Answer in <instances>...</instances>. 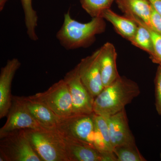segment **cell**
Here are the masks:
<instances>
[{
	"label": "cell",
	"instance_id": "3",
	"mask_svg": "<svg viewBox=\"0 0 161 161\" xmlns=\"http://www.w3.org/2000/svg\"><path fill=\"white\" fill-rule=\"evenodd\" d=\"M56 129L64 138L88 145L100 151L106 150L95 126L94 113L62 118Z\"/></svg>",
	"mask_w": 161,
	"mask_h": 161
},
{
	"label": "cell",
	"instance_id": "1",
	"mask_svg": "<svg viewBox=\"0 0 161 161\" xmlns=\"http://www.w3.org/2000/svg\"><path fill=\"white\" fill-rule=\"evenodd\" d=\"M140 93L139 87L132 80L119 77L104 88L94 99V113L108 117L125 109Z\"/></svg>",
	"mask_w": 161,
	"mask_h": 161
},
{
	"label": "cell",
	"instance_id": "25",
	"mask_svg": "<svg viewBox=\"0 0 161 161\" xmlns=\"http://www.w3.org/2000/svg\"><path fill=\"white\" fill-rule=\"evenodd\" d=\"M151 5L161 15V0H149Z\"/></svg>",
	"mask_w": 161,
	"mask_h": 161
},
{
	"label": "cell",
	"instance_id": "18",
	"mask_svg": "<svg viewBox=\"0 0 161 161\" xmlns=\"http://www.w3.org/2000/svg\"><path fill=\"white\" fill-rule=\"evenodd\" d=\"M24 14L26 33L30 39L32 41L38 40L36 33V27L37 26L38 17L36 11L33 8L32 0H21Z\"/></svg>",
	"mask_w": 161,
	"mask_h": 161
},
{
	"label": "cell",
	"instance_id": "7",
	"mask_svg": "<svg viewBox=\"0 0 161 161\" xmlns=\"http://www.w3.org/2000/svg\"><path fill=\"white\" fill-rule=\"evenodd\" d=\"M7 120L0 129V137L17 130H45L30 112L23 96H13ZM50 130V129H49Z\"/></svg>",
	"mask_w": 161,
	"mask_h": 161
},
{
	"label": "cell",
	"instance_id": "12",
	"mask_svg": "<svg viewBox=\"0 0 161 161\" xmlns=\"http://www.w3.org/2000/svg\"><path fill=\"white\" fill-rule=\"evenodd\" d=\"M106 117L113 149L117 146L136 144L135 137L130 130L125 109Z\"/></svg>",
	"mask_w": 161,
	"mask_h": 161
},
{
	"label": "cell",
	"instance_id": "22",
	"mask_svg": "<svg viewBox=\"0 0 161 161\" xmlns=\"http://www.w3.org/2000/svg\"><path fill=\"white\" fill-rule=\"evenodd\" d=\"M147 26L151 34L154 49V56L152 61L161 65V35Z\"/></svg>",
	"mask_w": 161,
	"mask_h": 161
},
{
	"label": "cell",
	"instance_id": "9",
	"mask_svg": "<svg viewBox=\"0 0 161 161\" xmlns=\"http://www.w3.org/2000/svg\"><path fill=\"white\" fill-rule=\"evenodd\" d=\"M98 49L90 56L81 59L78 64L81 81L94 98L104 88L98 63Z\"/></svg>",
	"mask_w": 161,
	"mask_h": 161
},
{
	"label": "cell",
	"instance_id": "27",
	"mask_svg": "<svg viewBox=\"0 0 161 161\" xmlns=\"http://www.w3.org/2000/svg\"><path fill=\"white\" fill-rule=\"evenodd\" d=\"M160 158H161V153L160 154Z\"/></svg>",
	"mask_w": 161,
	"mask_h": 161
},
{
	"label": "cell",
	"instance_id": "8",
	"mask_svg": "<svg viewBox=\"0 0 161 161\" xmlns=\"http://www.w3.org/2000/svg\"><path fill=\"white\" fill-rule=\"evenodd\" d=\"M64 79L69 87L71 96L73 115L94 113L95 98L81 81L78 65L67 73Z\"/></svg>",
	"mask_w": 161,
	"mask_h": 161
},
{
	"label": "cell",
	"instance_id": "24",
	"mask_svg": "<svg viewBox=\"0 0 161 161\" xmlns=\"http://www.w3.org/2000/svg\"><path fill=\"white\" fill-rule=\"evenodd\" d=\"M153 31L161 35V15L152 6L151 14L148 26Z\"/></svg>",
	"mask_w": 161,
	"mask_h": 161
},
{
	"label": "cell",
	"instance_id": "5",
	"mask_svg": "<svg viewBox=\"0 0 161 161\" xmlns=\"http://www.w3.org/2000/svg\"><path fill=\"white\" fill-rule=\"evenodd\" d=\"M0 161H42L32 146L26 130L0 137Z\"/></svg>",
	"mask_w": 161,
	"mask_h": 161
},
{
	"label": "cell",
	"instance_id": "23",
	"mask_svg": "<svg viewBox=\"0 0 161 161\" xmlns=\"http://www.w3.org/2000/svg\"><path fill=\"white\" fill-rule=\"evenodd\" d=\"M155 107L157 112L161 115V66L158 68L155 80Z\"/></svg>",
	"mask_w": 161,
	"mask_h": 161
},
{
	"label": "cell",
	"instance_id": "4",
	"mask_svg": "<svg viewBox=\"0 0 161 161\" xmlns=\"http://www.w3.org/2000/svg\"><path fill=\"white\" fill-rule=\"evenodd\" d=\"M26 130L33 148L42 161H70L64 141L57 129Z\"/></svg>",
	"mask_w": 161,
	"mask_h": 161
},
{
	"label": "cell",
	"instance_id": "19",
	"mask_svg": "<svg viewBox=\"0 0 161 161\" xmlns=\"http://www.w3.org/2000/svg\"><path fill=\"white\" fill-rule=\"evenodd\" d=\"M113 152L117 161H146L136 144H128L114 147Z\"/></svg>",
	"mask_w": 161,
	"mask_h": 161
},
{
	"label": "cell",
	"instance_id": "6",
	"mask_svg": "<svg viewBox=\"0 0 161 161\" xmlns=\"http://www.w3.org/2000/svg\"><path fill=\"white\" fill-rule=\"evenodd\" d=\"M28 97L43 104L60 118H68L73 115L71 96L64 79L54 84L45 92Z\"/></svg>",
	"mask_w": 161,
	"mask_h": 161
},
{
	"label": "cell",
	"instance_id": "15",
	"mask_svg": "<svg viewBox=\"0 0 161 161\" xmlns=\"http://www.w3.org/2000/svg\"><path fill=\"white\" fill-rule=\"evenodd\" d=\"M115 2L125 15L138 18L149 26L152 9L149 0H115Z\"/></svg>",
	"mask_w": 161,
	"mask_h": 161
},
{
	"label": "cell",
	"instance_id": "13",
	"mask_svg": "<svg viewBox=\"0 0 161 161\" xmlns=\"http://www.w3.org/2000/svg\"><path fill=\"white\" fill-rule=\"evenodd\" d=\"M98 60L104 87L109 86L119 77L117 65V54L112 43L107 42L98 49Z\"/></svg>",
	"mask_w": 161,
	"mask_h": 161
},
{
	"label": "cell",
	"instance_id": "26",
	"mask_svg": "<svg viewBox=\"0 0 161 161\" xmlns=\"http://www.w3.org/2000/svg\"><path fill=\"white\" fill-rule=\"evenodd\" d=\"M8 1V0H0V10L1 11L3 10L5 4Z\"/></svg>",
	"mask_w": 161,
	"mask_h": 161
},
{
	"label": "cell",
	"instance_id": "17",
	"mask_svg": "<svg viewBox=\"0 0 161 161\" xmlns=\"http://www.w3.org/2000/svg\"><path fill=\"white\" fill-rule=\"evenodd\" d=\"M127 17L135 21L138 25L135 35L130 42L132 45L147 52L152 60L154 56V49L151 34L147 25L138 18Z\"/></svg>",
	"mask_w": 161,
	"mask_h": 161
},
{
	"label": "cell",
	"instance_id": "16",
	"mask_svg": "<svg viewBox=\"0 0 161 161\" xmlns=\"http://www.w3.org/2000/svg\"><path fill=\"white\" fill-rule=\"evenodd\" d=\"M101 17L112 23L119 34L129 41L137 31L138 25L135 21L126 16L119 15L110 9L104 12Z\"/></svg>",
	"mask_w": 161,
	"mask_h": 161
},
{
	"label": "cell",
	"instance_id": "11",
	"mask_svg": "<svg viewBox=\"0 0 161 161\" xmlns=\"http://www.w3.org/2000/svg\"><path fill=\"white\" fill-rule=\"evenodd\" d=\"M21 63L17 58L7 61L6 65L1 69L0 73V119L7 116L11 107L13 95L11 85L17 71Z\"/></svg>",
	"mask_w": 161,
	"mask_h": 161
},
{
	"label": "cell",
	"instance_id": "28",
	"mask_svg": "<svg viewBox=\"0 0 161 161\" xmlns=\"http://www.w3.org/2000/svg\"></svg>",
	"mask_w": 161,
	"mask_h": 161
},
{
	"label": "cell",
	"instance_id": "10",
	"mask_svg": "<svg viewBox=\"0 0 161 161\" xmlns=\"http://www.w3.org/2000/svg\"><path fill=\"white\" fill-rule=\"evenodd\" d=\"M62 137L70 161H117L113 152H102L88 145Z\"/></svg>",
	"mask_w": 161,
	"mask_h": 161
},
{
	"label": "cell",
	"instance_id": "21",
	"mask_svg": "<svg viewBox=\"0 0 161 161\" xmlns=\"http://www.w3.org/2000/svg\"><path fill=\"white\" fill-rule=\"evenodd\" d=\"M94 119L96 129L98 130L107 150L113 152L106 117L102 115H96L94 113Z\"/></svg>",
	"mask_w": 161,
	"mask_h": 161
},
{
	"label": "cell",
	"instance_id": "14",
	"mask_svg": "<svg viewBox=\"0 0 161 161\" xmlns=\"http://www.w3.org/2000/svg\"><path fill=\"white\" fill-rule=\"evenodd\" d=\"M23 98L32 115L42 126L50 130L58 127L62 118L43 104L31 99L28 96H23Z\"/></svg>",
	"mask_w": 161,
	"mask_h": 161
},
{
	"label": "cell",
	"instance_id": "20",
	"mask_svg": "<svg viewBox=\"0 0 161 161\" xmlns=\"http://www.w3.org/2000/svg\"><path fill=\"white\" fill-rule=\"evenodd\" d=\"M115 0H80L81 7L92 18L101 17L104 12L111 8Z\"/></svg>",
	"mask_w": 161,
	"mask_h": 161
},
{
	"label": "cell",
	"instance_id": "2",
	"mask_svg": "<svg viewBox=\"0 0 161 161\" xmlns=\"http://www.w3.org/2000/svg\"><path fill=\"white\" fill-rule=\"evenodd\" d=\"M106 28L103 18H93L88 23H82L72 19L68 11L64 15L63 24L56 37L65 49L85 48L91 46L96 35L103 33Z\"/></svg>",
	"mask_w": 161,
	"mask_h": 161
}]
</instances>
